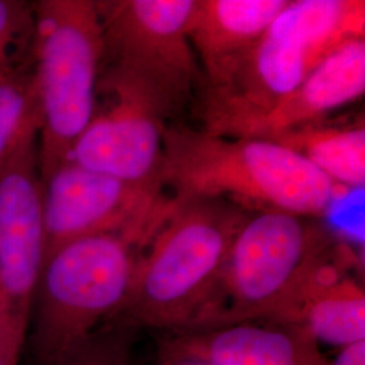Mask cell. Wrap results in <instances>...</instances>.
<instances>
[{
    "mask_svg": "<svg viewBox=\"0 0 365 365\" xmlns=\"http://www.w3.org/2000/svg\"><path fill=\"white\" fill-rule=\"evenodd\" d=\"M163 188L173 202L225 199L248 209L325 215L337 188L304 158L268 140L167 125Z\"/></svg>",
    "mask_w": 365,
    "mask_h": 365,
    "instance_id": "1",
    "label": "cell"
},
{
    "mask_svg": "<svg viewBox=\"0 0 365 365\" xmlns=\"http://www.w3.org/2000/svg\"><path fill=\"white\" fill-rule=\"evenodd\" d=\"M341 247L318 218L279 210L249 212L211 298L185 330L259 321L297 324L314 276Z\"/></svg>",
    "mask_w": 365,
    "mask_h": 365,
    "instance_id": "2",
    "label": "cell"
},
{
    "mask_svg": "<svg viewBox=\"0 0 365 365\" xmlns=\"http://www.w3.org/2000/svg\"><path fill=\"white\" fill-rule=\"evenodd\" d=\"M248 214L225 199L175 202L170 217L140 252L115 324L164 333L192 327Z\"/></svg>",
    "mask_w": 365,
    "mask_h": 365,
    "instance_id": "3",
    "label": "cell"
},
{
    "mask_svg": "<svg viewBox=\"0 0 365 365\" xmlns=\"http://www.w3.org/2000/svg\"><path fill=\"white\" fill-rule=\"evenodd\" d=\"M365 38L364 0H288L220 88L200 92L203 130L229 135L294 91L331 53Z\"/></svg>",
    "mask_w": 365,
    "mask_h": 365,
    "instance_id": "4",
    "label": "cell"
},
{
    "mask_svg": "<svg viewBox=\"0 0 365 365\" xmlns=\"http://www.w3.org/2000/svg\"><path fill=\"white\" fill-rule=\"evenodd\" d=\"M141 248L122 235L69 241L46 255L29 327L36 365H52L117 322Z\"/></svg>",
    "mask_w": 365,
    "mask_h": 365,
    "instance_id": "5",
    "label": "cell"
},
{
    "mask_svg": "<svg viewBox=\"0 0 365 365\" xmlns=\"http://www.w3.org/2000/svg\"><path fill=\"white\" fill-rule=\"evenodd\" d=\"M31 60L38 99V170L43 180L66 163L92 117L105 41L98 1L33 3Z\"/></svg>",
    "mask_w": 365,
    "mask_h": 365,
    "instance_id": "6",
    "label": "cell"
},
{
    "mask_svg": "<svg viewBox=\"0 0 365 365\" xmlns=\"http://www.w3.org/2000/svg\"><path fill=\"white\" fill-rule=\"evenodd\" d=\"M194 0L98 1L105 57L102 69L128 81L167 120L203 87L187 26Z\"/></svg>",
    "mask_w": 365,
    "mask_h": 365,
    "instance_id": "7",
    "label": "cell"
},
{
    "mask_svg": "<svg viewBox=\"0 0 365 365\" xmlns=\"http://www.w3.org/2000/svg\"><path fill=\"white\" fill-rule=\"evenodd\" d=\"M41 184L45 257L95 235H125L143 250L175 207L160 187L120 180L69 160Z\"/></svg>",
    "mask_w": 365,
    "mask_h": 365,
    "instance_id": "8",
    "label": "cell"
},
{
    "mask_svg": "<svg viewBox=\"0 0 365 365\" xmlns=\"http://www.w3.org/2000/svg\"><path fill=\"white\" fill-rule=\"evenodd\" d=\"M165 126L143 92L102 69L91 119L68 160L120 180L163 188Z\"/></svg>",
    "mask_w": 365,
    "mask_h": 365,
    "instance_id": "9",
    "label": "cell"
},
{
    "mask_svg": "<svg viewBox=\"0 0 365 365\" xmlns=\"http://www.w3.org/2000/svg\"><path fill=\"white\" fill-rule=\"evenodd\" d=\"M45 260L37 141L0 172V309L29 324Z\"/></svg>",
    "mask_w": 365,
    "mask_h": 365,
    "instance_id": "10",
    "label": "cell"
},
{
    "mask_svg": "<svg viewBox=\"0 0 365 365\" xmlns=\"http://www.w3.org/2000/svg\"><path fill=\"white\" fill-rule=\"evenodd\" d=\"M158 352L209 365H329L304 327L262 321L164 333Z\"/></svg>",
    "mask_w": 365,
    "mask_h": 365,
    "instance_id": "11",
    "label": "cell"
},
{
    "mask_svg": "<svg viewBox=\"0 0 365 365\" xmlns=\"http://www.w3.org/2000/svg\"><path fill=\"white\" fill-rule=\"evenodd\" d=\"M365 92V38L331 53L299 86L260 117L237 126L227 137L268 140L276 134L327 119Z\"/></svg>",
    "mask_w": 365,
    "mask_h": 365,
    "instance_id": "12",
    "label": "cell"
},
{
    "mask_svg": "<svg viewBox=\"0 0 365 365\" xmlns=\"http://www.w3.org/2000/svg\"><path fill=\"white\" fill-rule=\"evenodd\" d=\"M288 0H194L187 33L202 66V91L215 90L274 22Z\"/></svg>",
    "mask_w": 365,
    "mask_h": 365,
    "instance_id": "13",
    "label": "cell"
},
{
    "mask_svg": "<svg viewBox=\"0 0 365 365\" xmlns=\"http://www.w3.org/2000/svg\"><path fill=\"white\" fill-rule=\"evenodd\" d=\"M353 262L352 250L342 244L302 299L297 325L318 342L345 348L365 341V291L352 274Z\"/></svg>",
    "mask_w": 365,
    "mask_h": 365,
    "instance_id": "14",
    "label": "cell"
},
{
    "mask_svg": "<svg viewBox=\"0 0 365 365\" xmlns=\"http://www.w3.org/2000/svg\"><path fill=\"white\" fill-rule=\"evenodd\" d=\"M304 158L336 187L363 188L365 126L356 120L322 119L268 138Z\"/></svg>",
    "mask_w": 365,
    "mask_h": 365,
    "instance_id": "15",
    "label": "cell"
},
{
    "mask_svg": "<svg viewBox=\"0 0 365 365\" xmlns=\"http://www.w3.org/2000/svg\"><path fill=\"white\" fill-rule=\"evenodd\" d=\"M39 108L31 53L0 73V172L38 140Z\"/></svg>",
    "mask_w": 365,
    "mask_h": 365,
    "instance_id": "16",
    "label": "cell"
},
{
    "mask_svg": "<svg viewBox=\"0 0 365 365\" xmlns=\"http://www.w3.org/2000/svg\"><path fill=\"white\" fill-rule=\"evenodd\" d=\"M33 30V3L0 0V73L30 56Z\"/></svg>",
    "mask_w": 365,
    "mask_h": 365,
    "instance_id": "17",
    "label": "cell"
},
{
    "mask_svg": "<svg viewBox=\"0 0 365 365\" xmlns=\"http://www.w3.org/2000/svg\"><path fill=\"white\" fill-rule=\"evenodd\" d=\"M133 331L134 329L114 324L52 365H135L131 351Z\"/></svg>",
    "mask_w": 365,
    "mask_h": 365,
    "instance_id": "18",
    "label": "cell"
},
{
    "mask_svg": "<svg viewBox=\"0 0 365 365\" xmlns=\"http://www.w3.org/2000/svg\"><path fill=\"white\" fill-rule=\"evenodd\" d=\"M29 324L0 309V365H19Z\"/></svg>",
    "mask_w": 365,
    "mask_h": 365,
    "instance_id": "19",
    "label": "cell"
},
{
    "mask_svg": "<svg viewBox=\"0 0 365 365\" xmlns=\"http://www.w3.org/2000/svg\"><path fill=\"white\" fill-rule=\"evenodd\" d=\"M329 365H365V341L341 348L339 356Z\"/></svg>",
    "mask_w": 365,
    "mask_h": 365,
    "instance_id": "20",
    "label": "cell"
},
{
    "mask_svg": "<svg viewBox=\"0 0 365 365\" xmlns=\"http://www.w3.org/2000/svg\"><path fill=\"white\" fill-rule=\"evenodd\" d=\"M157 365H209L192 359L178 357L167 353L157 352Z\"/></svg>",
    "mask_w": 365,
    "mask_h": 365,
    "instance_id": "21",
    "label": "cell"
}]
</instances>
